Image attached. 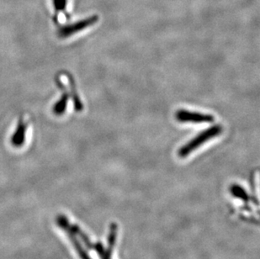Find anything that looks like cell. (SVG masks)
<instances>
[{
	"instance_id": "obj_1",
	"label": "cell",
	"mask_w": 260,
	"mask_h": 259,
	"mask_svg": "<svg viewBox=\"0 0 260 259\" xmlns=\"http://www.w3.org/2000/svg\"><path fill=\"white\" fill-rule=\"evenodd\" d=\"M223 132V128L221 125H215L205 130L197 135V137L190 140L186 144L180 147L178 152V156L180 158H185L189 156L192 152H194L198 147L205 144L206 142L213 139L215 137H218L221 132Z\"/></svg>"
},
{
	"instance_id": "obj_2",
	"label": "cell",
	"mask_w": 260,
	"mask_h": 259,
	"mask_svg": "<svg viewBox=\"0 0 260 259\" xmlns=\"http://www.w3.org/2000/svg\"><path fill=\"white\" fill-rule=\"evenodd\" d=\"M57 224L62 230L65 231L68 233L69 238L71 241L72 244L74 246V248L76 250L77 253L79 254V257L81 259H91L86 251L84 249V247H82L79 240L77 239L76 235L74 234V232L72 231L71 224L68 220V218L62 215H57Z\"/></svg>"
},
{
	"instance_id": "obj_3",
	"label": "cell",
	"mask_w": 260,
	"mask_h": 259,
	"mask_svg": "<svg viewBox=\"0 0 260 259\" xmlns=\"http://www.w3.org/2000/svg\"><path fill=\"white\" fill-rule=\"evenodd\" d=\"M99 20V17L97 15H93L91 17L87 18L85 20H80L78 22L72 24V25H65V26L59 28L57 35L60 38H68L72 37L78 32L82 31L84 29H87L88 27L94 25Z\"/></svg>"
},
{
	"instance_id": "obj_4",
	"label": "cell",
	"mask_w": 260,
	"mask_h": 259,
	"mask_svg": "<svg viewBox=\"0 0 260 259\" xmlns=\"http://www.w3.org/2000/svg\"><path fill=\"white\" fill-rule=\"evenodd\" d=\"M178 121L181 123H211L215 120L213 115L210 114H202L199 112H192L189 110H179L175 114Z\"/></svg>"
},
{
	"instance_id": "obj_5",
	"label": "cell",
	"mask_w": 260,
	"mask_h": 259,
	"mask_svg": "<svg viewBox=\"0 0 260 259\" xmlns=\"http://www.w3.org/2000/svg\"><path fill=\"white\" fill-rule=\"evenodd\" d=\"M26 132H27V125L20 120L18 123L17 127L11 137L10 142L11 144L15 147H22L25 144L26 139Z\"/></svg>"
},
{
	"instance_id": "obj_6",
	"label": "cell",
	"mask_w": 260,
	"mask_h": 259,
	"mask_svg": "<svg viewBox=\"0 0 260 259\" xmlns=\"http://www.w3.org/2000/svg\"><path fill=\"white\" fill-rule=\"evenodd\" d=\"M69 95L68 93H64L61 95V99L55 104L53 106V112L57 115H61L63 114L67 110V106L69 103Z\"/></svg>"
},
{
	"instance_id": "obj_7",
	"label": "cell",
	"mask_w": 260,
	"mask_h": 259,
	"mask_svg": "<svg viewBox=\"0 0 260 259\" xmlns=\"http://www.w3.org/2000/svg\"><path fill=\"white\" fill-rule=\"evenodd\" d=\"M70 85H71L72 95H73L75 110H76V111H81L83 110V104L77 95L76 91L74 89V83L70 82Z\"/></svg>"
},
{
	"instance_id": "obj_8",
	"label": "cell",
	"mask_w": 260,
	"mask_h": 259,
	"mask_svg": "<svg viewBox=\"0 0 260 259\" xmlns=\"http://www.w3.org/2000/svg\"><path fill=\"white\" fill-rule=\"evenodd\" d=\"M54 5L57 11H63L66 9L67 0H54Z\"/></svg>"
}]
</instances>
